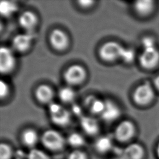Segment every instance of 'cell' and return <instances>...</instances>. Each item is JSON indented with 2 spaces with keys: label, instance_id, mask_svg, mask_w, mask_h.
Masks as SVG:
<instances>
[{
  "label": "cell",
  "instance_id": "obj_11",
  "mask_svg": "<svg viewBox=\"0 0 159 159\" xmlns=\"http://www.w3.org/2000/svg\"><path fill=\"white\" fill-rule=\"evenodd\" d=\"M146 155L143 147L138 143L129 144L123 151L124 159H145Z\"/></svg>",
  "mask_w": 159,
  "mask_h": 159
},
{
  "label": "cell",
  "instance_id": "obj_25",
  "mask_svg": "<svg viewBox=\"0 0 159 159\" xmlns=\"http://www.w3.org/2000/svg\"><path fill=\"white\" fill-rule=\"evenodd\" d=\"M134 56L135 53L133 50L124 47L123 51L120 56V58H122L124 61L127 63H130L134 60Z\"/></svg>",
  "mask_w": 159,
  "mask_h": 159
},
{
  "label": "cell",
  "instance_id": "obj_28",
  "mask_svg": "<svg viewBox=\"0 0 159 159\" xmlns=\"http://www.w3.org/2000/svg\"><path fill=\"white\" fill-rule=\"evenodd\" d=\"M142 46L143 49L155 47V41L150 37H145L142 40Z\"/></svg>",
  "mask_w": 159,
  "mask_h": 159
},
{
  "label": "cell",
  "instance_id": "obj_1",
  "mask_svg": "<svg viewBox=\"0 0 159 159\" xmlns=\"http://www.w3.org/2000/svg\"><path fill=\"white\" fill-rule=\"evenodd\" d=\"M43 145L51 151H59L65 145V139L57 130L50 129L45 130L41 136Z\"/></svg>",
  "mask_w": 159,
  "mask_h": 159
},
{
  "label": "cell",
  "instance_id": "obj_13",
  "mask_svg": "<svg viewBox=\"0 0 159 159\" xmlns=\"http://www.w3.org/2000/svg\"><path fill=\"white\" fill-rule=\"evenodd\" d=\"M37 16L32 11H25L23 12L19 17V23L20 26L27 30V32H31L37 24Z\"/></svg>",
  "mask_w": 159,
  "mask_h": 159
},
{
  "label": "cell",
  "instance_id": "obj_4",
  "mask_svg": "<svg viewBox=\"0 0 159 159\" xmlns=\"http://www.w3.org/2000/svg\"><path fill=\"white\" fill-rule=\"evenodd\" d=\"M85 69L80 65H72L69 66L64 73L65 81L70 85L81 84L86 78Z\"/></svg>",
  "mask_w": 159,
  "mask_h": 159
},
{
  "label": "cell",
  "instance_id": "obj_17",
  "mask_svg": "<svg viewBox=\"0 0 159 159\" xmlns=\"http://www.w3.org/2000/svg\"><path fill=\"white\" fill-rule=\"evenodd\" d=\"M21 139L24 145L29 148H33L39 141V135L34 129H27L22 133Z\"/></svg>",
  "mask_w": 159,
  "mask_h": 159
},
{
  "label": "cell",
  "instance_id": "obj_27",
  "mask_svg": "<svg viewBox=\"0 0 159 159\" xmlns=\"http://www.w3.org/2000/svg\"><path fill=\"white\" fill-rule=\"evenodd\" d=\"M9 91V88L8 84L3 80H1V83H0V96H1V98L3 99V98H6L8 95Z\"/></svg>",
  "mask_w": 159,
  "mask_h": 159
},
{
  "label": "cell",
  "instance_id": "obj_23",
  "mask_svg": "<svg viewBox=\"0 0 159 159\" xmlns=\"http://www.w3.org/2000/svg\"><path fill=\"white\" fill-rule=\"evenodd\" d=\"M27 159H50L47 153L38 148H32L27 155Z\"/></svg>",
  "mask_w": 159,
  "mask_h": 159
},
{
  "label": "cell",
  "instance_id": "obj_29",
  "mask_svg": "<svg viewBox=\"0 0 159 159\" xmlns=\"http://www.w3.org/2000/svg\"><path fill=\"white\" fill-rule=\"evenodd\" d=\"M78 3L79 6L83 8H89L93 6V4L94 3V1L90 0H81L78 1Z\"/></svg>",
  "mask_w": 159,
  "mask_h": 159
},
{
  "label": "cell",
  "instance_id": "obj_8",
  "mask_svg": "<svg viewBox=\"0 0 159 159\" xmlns=\"http://www.w3.org/2000/svg\"><path fill=\"white\" fill-rule=\"evenodd\" d=\"M139 61L141 66L144 68H154L159 62V51L156 47L143 49L140 56Z\"/></svg>",
  "mask_w": 159,
  "mask_h": 159
},
{
  "label": "cell",
  "instance_id": "obj_5",
  "mask_svg": "<svg viewBox=\"0 0 159 159\" xmlns=\"http://www.w3.org/2000/svg\"><path fill=\"white\" fill-rule=\"evenodd\" d=\"M135 128L132 122L125 120L120 122L116 127L114 135L120 142H127L135 135Z\"/></svg>",
  "mask_w": 159,
  "mask_h": 159
},
{
  "label": "cell",
  "instance_id": "obj_15",
  "mask_svg": "<svg viewBox=\"0 0 159 159\" xmlns=\"http://www.w3.org/2000/svg\"><path fill=\"white\" fill-rule=\"evenodd\" d=\"M35 97L42 103H52L53 97V92L50 86L42 84L39 85L35 90Z\"/></svg>",
  "mask_w": 159,
  "mask_h": 159
},
{
  "label": "cell",
  "instance_id": "obj_12",
  "mask_svg": "<svg viewBox=\"0 0 159 159\" xmlns=\"http://www.w3.org/2000/svg\"><path fill=\"white\" fill-rule=\"evenodd\" d=\"M104 102L105 105L104 110L101 114V117L106 122L115 120L120 115V110L119 107L111 101L106 100Z\"/></svg>",
  "mask_w": 159,
  "mask_h": 159
},
{
  "label": "cell",
  "instance_id": "obj_31",
  "mask_svg": "<svg viewBox=\"0 0 159 159\" xmlns=\"http://www.w3.org/2000/svg\"><path fill=\"white\" fill-rule=\"evenodd\" d=\"M156 155H157L158 159H159V142L158 143L157 147H156Z\"/></svg>",
  "mask_w": 159,
  "mask_h": 159
},
{
  "label": "cell",
  "instance_id": "obj_30",
  "mask_svg": "<svg viewBox=\"0 0 159 159\" xmlns=\"http://www.w3.org/2000/svg\"><path fill=\"white\" fill-rule=\"evenodd\" d=\"M155 84L157 88L159 90V76H158L155 80Z\"/></svg>",
  "mask_w": 159,
  "mask_h": 159
},
{
  "label": "cell",
  "instance_id": "obj_3",
  "mask_svg": "<svg viewBox=\"0 0 159 159\" xmlns=\"http://www.w3.org/2000/svg\"><path fill=\"white\" fill-rule=\"evenodd\" d=\"M123 49L124 47L116 42H107L100 47L99 55L106 61H113L120 58Z\"/></svg>",
  "mask_w": 159,
  "mask_h": 159
},
{
  "label": "cell",
  "instance_id": "obj_7",
  "mask_svg": "<svg viewBox=\"0 0 159 159\" xmlns=\"http://www.w3.org/2000/svg\"><path fill=\"white\" fill-rule=\"evenodd\" d=\"M154 92L148 83H145L139 86L133 95L134 101L139 105H146L153 99Z\"/></svg>",
  "mask_w": 159,
  "mask_h": 159
},
{
  "label": "cell",
  "instance_id": "obj_9",
  "mask_svg": "<svg viewBox=\"0 0 159 159\" xmlns=\"http://www.w3.org/2000/svg\"><path fill=\"white\" fill-rule=\"evenodd\" d=\"M50 42L52 47L58 51L65 50L69 45V39L66 34L59 29H53L50 35Z\"/></svg>",
  "mask_w": 159,
  "mask_h": 159
},
{
  "label": "cell",
  "instance_id": "obj_21",
  "mask_svg": "<svg viewBox=\"0 0 159 159\" xmlns=\"http://www.w3.org/2000/svg\"><path fill=\"white\" fill-rule=\"evenodd\" d=\"M58 97L62 102L70 103L74 100L75 98V92L70 87H63L60 89L58 91Z\"/></svg>",
  "mask_w": 159,
  "mask_h": 159
},
{
  "label": "cell",
  "instance_id": "obj_19",
  "mask_svg": "<svg viewBox=\"0 0 159 159\" xmlns=\"http://www.w3.org/2000/svg\"><path fill=\"white\" fill-rule=\"evenodd\" d=\"M112 147L111 139L107 136H102L97 139L94 142L95 150L99 153L103 154L109 152Z\"/></svg>",
  "mask_w": 159,
  "mask_h": 159
},
{
  "label": "cell",
  "instance_id": "obj_6",
  "mask_svg": "<svg viewBox=\"0 0 159 159\" xmlns=\"http://www.w3.org/2000/svg\"><path fill=\"white\" fill-rule=\"evenodd\" d=\"M16 66V58L12 51L7 47L0 48V71L2 74L11 73Z\"/></svg>",
  "mask_w": 159,
  "mask_h": 159
},
{
  "label": "cell",
  "instance_id": "obj_24",
  "mask_svg": "<svg viewBox=\"0 0 159 159\" xmlns=\"http://www.w3.org/2000/svg\"><path fill=\"white\" fill-rule=\"evenodd\" d=\"M12 150L9 145L1 143L0 145V159H11Z\"/></svg>",
  "mask_w": 159,
  "mask_h": 159
},
{
  "label": "cell",
  "instance_id": "obj_26",
  "mask_svg": "<svg viewBox=\"0 0 159 159\" xmlns=\"http://www.w3.org/2000/svg\"><path fill=\"white\" fill-rule=\"evenodd\" d=\"M67 159H88V157L84 152L77 149L71 152Z\"/></svg>",
  "mask_w": 159,
  "mask_h": 159
},
{
  "label": "cell",
  "instance_id": "obj_16",
  "mask_svg": "<svg viewBox=\"0 0 159 159\" xmlns=\"http://www.w3.org/2000/svg\"><path fill=\"white\" fill-rule=\"evenodd\" d=\"M84 104L92 113L101 115L104 110L105 102L90 95L85 99Z\"/></svg>",
  "mask_w": 159,
  "mask_h": 159
},
{
  "label": "cell",
  "instance_id": "obj_22",
  "mask_svg": "<svg viewBox=\"0 0 159 159\" xmlns=\"http://www.w3.org/2000/svg\"><path fill=\"white\" fill-rule=\"evenodd\" d=\"M67 142L71 147L78 148L84 144V139L83 137L79 133L73 132L69 135L67 138Z\"/></svg>",
  "mask_w": 159,
  "mask_h": 159
},
{
  "label": "cell",
  "instance_id": "obj_32",
  "mask_svg": "<svg viewBox=\"0 0 159 159\" xmlns=\"http://www.w3.org/2000/svg\"><path fill=\"white\" fill-rule=\"evenodd\" d=\"M116 159H124V158H116Z\"/></svg>",
  "mask_w": 159,
  "mask_h": 159
},
{
  "label": "cell",
  "instance_id": "obj_2",
  "mask_svg": "<svg viewBox=\"0 0 159 159\" xmlns=\"http://www.w3.org/2000/svg\"><path fill=\"white\" fill-rule=\"evenodd\" d=\"M48 111L50 119L55 125L65 127L70 122L71 115L70 112L60 104L54 102L50 103Z\"/></svg>",
  "mask_w": 159,
  "mask_h": 159
},
{
  "label": "cell",
  "instance_id": "obj_10",
  "mask_svg": "<svg viewBox=\"0 0 159 159\" xmlns=\"http://www.w3.org/2000/svg\"><path fill=\"white\" fill-rule=\"evenodd\" d=\"M34 37L31 32L18 34L12 40V47L17 52H24L30 48Z\"/></svg>",
  "mask_w": 159,
  "mask_h": 159
},
{
  "label": "cell",
  "instance_id": "obj_20",
  "mask_svg": "<svg viewBox=\"0 0 159 159\" xmlns=\"http://www.w3.org/2000/svg\"><path fill=\"white\" fill-rule=\"evenodd\" d=\"M17 10V5L13 1H1L0 3V12L4 17H9Z\"/></svg>",
  "mask_w": 159,
  "mask_h": 159
},
{
  "label": "cell",
  "instance_id": "obj_14",
  "mask_svg": "<svg viewBox=\"0 0 159 159\" xmlns=\"http://www.w3.org/2000/svg\"><path fill=\"white\" fill-rule=\"evenodd\" d=\"M80 124L84 132L89 135H94L99 132L98 122L93 117L88 116L81 117Z\"/></svg>",
  "mask_w": 159,
  "mask_h": 159
},
{
  "label": "cell",
  "instance_id": "obj_18",
  "mask_svg": "<svg viewBox=\"0 0 159 159\" xmlns=\"http://www.w3.org/2000/svg\"><path fill=\"white\" fill-rule=\"evenodd\" d=\"M135 12L141 16H146L152 12L154 5L150 0H140L135 2L134 5Z\"/></svg>",
  "mask_w": 159,
  "mask_h": 159
}]
</instances>
